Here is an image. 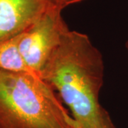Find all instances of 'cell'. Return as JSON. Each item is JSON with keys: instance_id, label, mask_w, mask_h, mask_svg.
<instances>
[{"instance_id": "1", "label": "cell", "mask_w": 128, "mask_h": 128, "mask_svg": "<svg viewBox=\"0 0 128 128\" xmlns=\"http://www.w3.org/2000/svg\"><path fill=\"white\" fill-rule=\"evenodd\" d=\"M40 77L58 92L78 128H115L99 102L103 58L86 34L68 28Z\"/></svg>"}, {"instance_id": "2", "label": "cell", "mask_w": 128, "mask_h": 128, "mask_svg": "<svg viewBox=\"0 0 128 128\" xmlns=\"http://www.w3.org/2000/svg\"><path fill=\"white\" fill-rule=\"evenodd\" d=\"M0 128H78L54 88L36 73L0 69Z\"/></svg>"}, {"instance_id": "3", "label": "cell", "mask_w": 128, "mask_h": 128, "mask_svg": "<svg viewBox=\"0 0 128 128\" xmlns=\"http://www.w3.org/2000/svg\"><path fill=\"white\" fill-rule=\"evenodd\" d=\"M61 12L50 5L22 34L21 54L29 69L39 76L50 55L60 44L64 32L68 28Z\"/></svg>"}, {"instance_id": "4", "label": "cell", "mask_w": 128, "mask_h": 128, "mask_svg": "<svg viewBox=\"0 0 128 128\" xmlns=\"http://www.w3.org/2000/svg\"><path fill=\"white\" fill-rule=\"evenodd\" d=\"M50 6L49 0H0V41L24 32Z\"/></svg>"}, {"instance_id": "5", "label": "cell", "mask_w": 128, "mask_h": 128, "mask_svg": "<svg viewBox=\"0 0 128 128\" xmlns=\"http://www.w3.org/2000/svg\"><path fill=\"white\" fill-rule=\"evenodd\" d=\"M22 34L0 41V69L13 73H34L26 64L19 50Z\"/></svg>"}, {"instance_id": "6", "label": "cell", "mask_w": 128, "mask_h": 128, "mask_svg": "<svg viewBox=\"0 0 128 128\" xmlns=\"http://www.w3.org/2000/svg\"><path fill=\"white\" fill-rule=\"evenodd\" d=\"M49 1H50V5L63 10L65 7L68 6L69 5L78 3L82 0H49Z\"/></svg>"}, {"instance_id": "7", "label": "cell", "mask_w": 128, "mask_h": 128, "mask_svg": "<svg viewBox=\"0 0 128 128\" xmlns=\"http://www.w3.org/2000/svg\"><path fill=\"white\" fill-rule=\"evenodd\" d=\"M125 46H126V48H127V50H128V41L126 42V44H125Z\"/></svg>"}]
</instances>
